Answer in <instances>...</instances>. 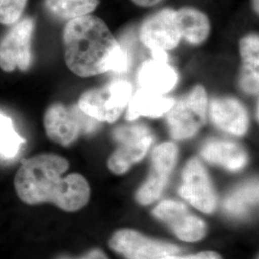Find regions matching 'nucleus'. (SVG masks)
I'll list each match as a JSON object with an SVG mask.
<instances>
[{
	"label": "nucleus",
	"mask_w": 259,
	"mask_h": 259,
	"mask_svg": "<svg viewBox=\"0 0 259 259\" xmlns=\"http://www.w3.org/2000/svg\"><path fill=\"white\" fill-rule=\"evenodd\" d=\"M69 167L65 157L41 154L25 159L15 178L21 201L28 204L53 203L65 211H76L89 202L91 188L82 175L63 177Z\"/></svg>",
	"instance_id": "obj_1"
},
{
	"label": "nucleus",
	"mask_w": 259,
	"mask_h": 259,
	"mask_svg": "<svg viewBox=\"0 0 259 259\" xmlns=\"http://www.w3.org/2000/svg\"><path fill=\"white\" fill-rule=\"evenodd\" d=\"M63 40L65 64L77 76L119 73L127 68L126 52L98 17L88 15L67 21Z\"/></svg>",
	"instance_id": "obj_2"
},
{
	"label": "nucleus",
	"mask_w": 259,
	"mask_h": 259,
	"mask_svg": "<svg viewBox=\"0 0 259 259\" xmlns=\"http://www.w3.org/2000/svg\"><path fill=\"white\" fill-rule=\"evenodd\" d=\"M208 116V96L198 84L185 94L167 112V125L171 137L177 140L190 139L202 129Z\"/></svg>",
	"instance_id": "obj_3"
},
{
	"label": "nucleus",
	"mask_w": 259,
	"mask_h": 259,
	"mask_svg": "<svg viewBox=\"0 0 259 259\" xmlns=\"http://www.w3.org/2000/svg\"><path fill=\"white\" fill-rule=\"evenodd\" d=\"M133 95L132 84L116 80L104 88L83 93L77 106L87 115L98 122L113 123L120 117Z\"/></svg>",
	"instance_id": "obj_4"
},
{
	"label": "nucleus",
	"mask_w": 259,
	"mask_h": 259,
	"mask_svg": "<svg viewBox=\"0 0 259 259\" xmlns=\"http://www.w3.org/2000/svg\"><path fill=\"white\" fill-rule=\"evenodd\" d=\"M98 123L77 105L66 107L60 103L49 106L44 117L47 137L62 146H69L83 134H92L98 128Z\"/></svg>",
	"instance_id": "obj_5"
},
{
	"label": "nucleus",
	"mask_w": 259,
	"mask_h": 259,
	"mask_svg": "<svg viewBox=\"0 0 259 259\" xmlns=\"http://www.w3.org/2000/svg\"><path fill=\"white\" fill-rule=\"evenodd\" d=\"M112 137L118 147L109 157L108 167L116 175L126 173L145 157L154 140L150 129L140 124L120 126L112 132Z\"/></svg>",
	"instance_id": "obj_6"
},
{
	"label": "nucleus",
	"mask_w": 259,
	"mask_h": 259,
	"mask_svg": "<svg viewBox=\"0 0 259 259\" xmlns=\"http://www.w3.org/2000/svg\"><path fill=\"white\" fill-rule=\"evenodd\" d=\"M35 21L32 18L20 19L12 25L0 40V68L13 72L17 68L26 71L32 64V37Z\"/></svg>",
	"instance_id": "obj_7"
},
{
	"label": "nucleus",
	"mask_w": 259,
	"mask_h": 259,
	"mask_svg": "<svg viewBox=\"0 0 259 259\" xmlns=\"http://www.w3.org/2000/svg\"><path fill=\"white\" fill-rule=\"evenodd\" d=\"M178 155V147L172 142H164L154 149L148 179L137 193L139 204H152L160 197L169 177L176 166Z\"/></svg>",
	"instance_id": "obj_8"
},
{
	"label": "nucleus",
	"mask_w": 259,
	"mask_h": 259,
	"mask_svg": "<svg viewBox=\"0 0 259 259\" xmlns=\"http://www.w3.org/2000/svg\"><path fill=\"white\" fill-rule=\"evenodd\" d=\"M179 192L200 211L211 213L216 207L217 197L210 178L197 157L191 158L184 168L183 184Z\"/></svg>",
	"instance_id": "obj_9"
},
{
	"label": "nucleus",
	"mask_w": 259,
	"mask_h": 259,
	"mask_svg": "<svg viewBox=\"0 0 259 259\" xmlns=\"http://www.w3.org/2000/svg\"><path fill=\"white\" fill-rule=\"evenodd\" d=\"M139 35L141 41L151 51L176 48L182 39L176 11L166 8L153 14L142 22Z\"/></svg>",
	"instance_id": "obj_10"
},
{
	"label": "nucleus",
	"mask_w": 259,
	"mask_h": 259,
	"mask_svg": "<svg viewBox=\"0 0 259 259\" xmlns=\"http://www.w3.org/2000/svg\"><path fill=\"white\" fill-rule=\"evenodd\" d=\"M112 250L128 259H158L178 254L181 249L173 244L152 240L139 232L122 230L115 232L110 241Z\"/></svg>",
	"instance_id": "obj_11"
},
{
	"label": "nucleus",
	"mask_w": 259,
	"mask_h": 259,
	"mask_svg": "<svg viewBox=\"0 0 259 259\" xmlns=\"http://www.w3.org/2000/svg\"><path fill=\"white\" fill-rule=\"evenodd\" d=\"M153 214L165 223L181 240L196 242L204 238L206 233L204 221L192 215L182 203L163 201L153 210Z\"/></svg>",
	"instance_id": "obj_12"
},
{
	"label": "nucleus",
	"mask_w": 259,
	"mask_h": 259,
	"mask_svg": "<svg viewBox=\"0 0 259 259\" xmlns=\"http://www.w3.org/2000/svg\"><path fill=\"white\" fill-rule=\"evenodd\" d=\"M208 115L218 129L232 136L242 137L249 128L248 111L234 98L213 99L208 104Z\"/></svg>",
	"instance_id": "obj_13"
},
{
	"label": "nucleus",
	"mask_w": 259,
	"mask_h": 259,
	"mask_svg": "<svg viewBox=\"0 0 259 259\" xmlns=\"http://www.w3.org/2000/svg\"><path fill=\"white\" fill-rule=\"evenodd\" d=\"M201 155L206 161L233 172L243 169L249 159L247 152L239 144L224 139L206 141L201 149Z\"/></svg>",
	"instance_id": "obj_14"
},
{
	"label": "nucleus",
	"mask_w": 259,
	"mask_h": 259,
	"mask_svg": "<svg viewBox=\"0 0 259 259\" xmlns=\"http://www.w3.org/2000/svg\"><path fill=\"white\" fill-rule=\"evenodd\" d=\"M138 80L140 89L163 95L176 87L179 76L168 63L153 59L141 65Z\"/></svg>",
	"instance_id": "obj_15"
},
{
	"label": "nucleus",
	"mask_w": 259,
	"mask_h": 259,
	"mask_svg": "<svg viewBox=\"0 0 259 259\" xmlns=\"http://www.w3.org/2000/svg\"><path fill=\"white\" fill-rule=\"evenodd\" d=\"M241 57L239 85L244 93L258 94L259 37L256 34L243 37L239 42Z\"/></svg>",
	"instance_id": "obj_16"
},
{
	"label": "nucleus",
	"mask_w": 259,
	"mask_h": 259,
	"mask_svg": "<svg viewBox=\"0 0 259 259\" xmlns=\"http://www.w3.org/2000/svg\"><path fill=\"white\" fill-rule=\"evenodd\" d=\"M174 103L175 100L172 98L139 89L131 97L126 118L130 121L141 116L157 118L167 113Z\"/></svg>",
	"instance_id": "obj_17"
},
{
	"label": "nucleus",
	"mask_w": 259,
	"mask_h": 259,
	"mask_svg": "<svg viewBox=\"0 0 259 259\" xmlns=\"http://www.w3.org/2000/svg\"><path fill=\"white\" fill-rule=\"evenodd\" d=\"M176 17L181 37L188 44L199 46L209 36L210 22L203 12L185 7L176 11Z\"/></svg>",
	"instance_id": "obj_18"
},
{
	"label": "nucleus",
	"mask_w": 259,
	"mask_h": 259,
	"mask_svg": "<svg viewBox=\"0 0 259 259\" xmlns=\"http://www.w3.org/2000/svg\"><path fill=\"white\" fill-rule=\"evenodd\" d=\"M258 204V182L253 180L232 191L224 202L226 211L233 216H245Z\"/></svg>",
	"instance_id": "obj_19"
},
{
	"label": "nucleus",
	"mask_w": 259,
	"mask_h": 259,
	"mask_svg": "<svg viewBox=\"0 0 259 259\" xmlns=\"http://www.w3.org/2000/svg\"><path fill=\"white\" fill-rule=\"evenodd\" d=\"M99 0H46L48 13L61 20H71L91 15Z\"/></svg>",
	"instance_id": "obj_20"
},
{
	"label": "nucleus",
	"mask_w": 259,
	"mask_h": 259,
	"mask_svg": "<svg viewBox=\"0 0 259 259\" xmlns=\"http://www.w3.org/2000/svg\"><path fill=\"white\" fill-rule=\"evenodd\" d=\"M25 143L26 140L19 136L12 119L0 112V157L12 159L17 157Z\"/></svg>",
	"instance_id": "obj_21"
},
{
	"label": "nucleus",
	"mask_w": 259,
	"mask_h": 259,
	"mask_svg": "<svg viewBox=\"0 0 259 259\" xmlns=\"http://www.w3.org/2000/svg\"><path fill=\"white\" fill-rule=\"evenodd\" d=\"M28 0H0V24L13 25L21 19Z\"/></svg>",
	"instance_id": "obj_22"
},
{
	"label": "nucleus",
	"mask_w": 259,
	"mask_h": 259,
	"mask_svg": "<svg viewBox=\"0 0 259 259\" xmlns=\"http://www.w3.org/2000/svg\"><path fill=\"white\" fill-rule=\"evenodd\" d=\"M158 259H223L220 254L214 251H204L200 252L198 254H192V255H187V256H177L176 254L174 255H167Z\"/></svg>",
	"instance_id": "obj_23"
},
{
	"label": "nucleus",
	"mask_w": 259,
	"mask_h": 259,
	"mask_svg": "<svg viewBox=\"0 0 259 259\" xmlns=\"http://www.w3.org/2000/svg\"><path fill=\"white\" fill-rule=\"evenodd\" d=\"M58 259H109L106 254L99 250H91L90 252H88L87 254H84L83 256L79 257V258H71V257H66V256H62Z\"/></svg>",
	"instance_id": "obj_24"
},
{
	"label": "nucleus",
	"mask_w": 259,
	"mask_h": 259,
	"mask_svg": "<svg viewBox=\"0 0 259 259\" xmlns=\"http://www.w3.org/2000/svg\"><path fill=\"white\" fill-rule=\"evenodd\" d=\"M136 5L140 6V7H153L156 6L157 4H159L160 2H162L163 0H132Z\"/></svg>",
	"instance_id": "obj_25"
},
{
	"label": "nucleus",
	"mask_w": 259,
	"mask_h": 259,
	"mask_svg": "<svg viewBox=\"0 0 259 259\" xmlns=\"http://www.w3.org/2000/svg\"><path fill=\"white\" fill-rule=\"evenodd\" d=\"M253 6H254V10L256 11V13H258V0L253 1Z\"/></svg>",
	"instance_id": "obj_26"
}]
</instances>
